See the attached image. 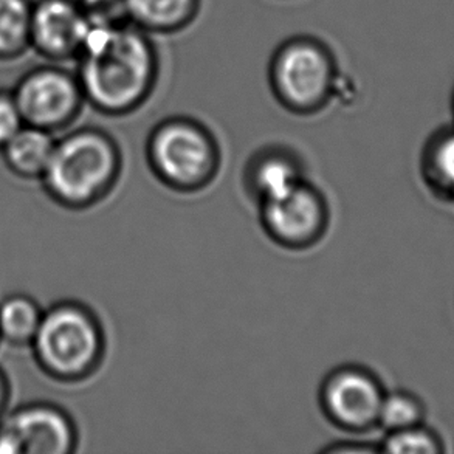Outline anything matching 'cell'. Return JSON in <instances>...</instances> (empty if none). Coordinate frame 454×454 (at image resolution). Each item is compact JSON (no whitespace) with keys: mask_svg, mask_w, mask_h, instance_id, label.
Wrapping results in <instances>:
<instances>
[{"mask_svg":"<svg viewBox=\"0 0 454 454\" xmlns=\"http://www.w3.org/2000/svg\"><path fill=\"white\" fill-rule=\"evenodd\" d=\"M202 0H123L126 20L153 35H174L188 28L200 12Z\"/></svg>","mask_w":454,"mask_h":454,"instance_id":"8fae6325","label":"cell"},{"mask_svg":"<svg viewBox=\"0 0 454 454\" xmlns=\"http://www.w3.org/2000/svg\"><path fill=\"white\" fill-rule=\"evenodd\" d=\"M262 223L271 239L302 248L319 239L327 223V208L318 191L306 182L269 202L261 203Z\"/></svg>","mask_w":454,"mask_h":454,"instance_id":"ba28073f","label":"cell"},{"mask_svg":"<svg viewBox=\"0 0 454 454\" xmlns=\"http://www.w3.org/2000/svg\"><path fill=\"white\" fill-rule=\"evenodd\" d=\"M72 443V430L64 416L49 408H31L0 431V453L62 454Z\"/></svg>","mask_w":454,"mask_h":454,"instance_id":"30bf717a","label":"cell"},{"mask_svg":"<svg viewBox=\"0 0 454 454\" xmlns=\"http://www.w3.org/2000/svg\"><path fill=\"white\" fill-rule=\"evenodd\" d=\"M115 143L99 130H80L55 145L45 176L66 202L87 203L101 196L117 177Z\"/></svg>","mask_w":454,"mask_h":454,"instance_id":"3957f363","label":"cell"},{"mask_svg":"<svg viewBox=\"0 0 454 454\" xmlns=\"http://www.w3.org/2000/svg\"><path fill=\"white\" fill-rule=\"evenodd\" d=\"M148 155L157 177L174 190L194 191L211 182L219 153L215 138L190 118H169L149 137Z\"/></svg>","mask_w":454,"mask_h":454,"instance_id":"277c9868","label":"cell"},{"mask_svg":"<svg viewBox=\"0 0 454 454\" xmlns=\"http://www.w3.org/2000/svg\"><path fill=\"white\" fill-rule=\"evenodd\" d=\"M41 319L36 307L22 298H14L0 307V327L12 340H27L36 335Z\"/></svg>","mask_w":454,"mask_h":454,"instance_id":"ac0fdd59","label":"cell"},{"mask_svg":"<svg viewBox=\"0 0 454 454\" xmlns=\"http://www.w3.org/2000/svg\"><path fill=\"white\" fill-rule=\"evenodd\" d=\"M341 72L331 47L318 37L296 35L278 45L269 62V84L278 103L310 115L337 98Z\"/></svg>","mask_w":454,"mask_h":454,"instance_id":"7a4b0ae2","label":"cell"},{"mask_svg":"<svg viewBox=\"0 0 454 454\" xmlns=\"http://www.w3.org/2000/svg\"><path fill=\"white\" fill-rule=\"evenodd\" d=\"M379 451L387 454H439L443 451L442 439L424 424L403 430L389 431L381 441Z\"/></svg>","mask_w":454,"mask_h":454,"instance_id":"e0dca14e","label":"cell"},{"mask_svg":"<svg viewBox=\"0 0 454 454\" xmlns=\"http://www.w3.org/2000/svg\"><path fill=\"white\" fill-rule=\"evenodd\" d=\"M93 20L74 0H35L31 6V51L47 62H76Z\"/></svg>","mask_w":454,"mask_h":454,"instance_id":"52a82bcc","label":"cell"},{"mask_svg":"<svg viewBox=\"0 0 454 454\" xmlns=\"http://www.w3.org/2000/svg\"><path fill=\"white\" fill-rule=\"evenodd\" d=\"M248 182L254 196L264 203L283 196L304 182L295 159L283 151H267L253 161Z\"/></svg>","mask_w":454,"mask_h":454,"instance_id":"4fadbf2b","label":"cell"},{"mask_svg":"<svg viewBox=\"0 0 454 454\" xmlns=\"http://www.w3.org/2000/svg\"><path fill=\"white\" fill-rule=\"evenodd\" d=\"M5 149L6 157L12 168L25 174H37L45 171L55 149V143L49 130L35 126H22L12 140L6 143Z\"/></svg>","mask_w":454,"mask_h":454,"instance_id":"9a60e30c","label":"cell"},{"mask_svg":"<svg viewBox=\"0 0 454 454\" xmlns=\"http://www.w3.org/2000/svg\"><path fill=\"white\" fill-rule=\"evenodd\" d=\"M451 112H453V117H454V89H453V93H451Z\"/></svg>","mask_w":454,"mask_h":454,"instance_id":"44dd1931","label":"cell"},{"mask_svg":"<svg viewBox=\"0 0 454 454\" xmlns=\"http://www.w3.org/2000/svg\"><path fill=\"white\" fill-rule=\"evenodd\" d=\"M12 92L24 123L45 130L66 126L86 101L76 72L58 62L31 68Z\"/></svg>","mask_w":454,"mask_h":454,"instance_id":"5b68a950","label":"cell"},{"mask_svg":"<svg viewBox=\"0 0 454 454\" xmlns=\"http://www.w3.org/2000/svg\"><path fill=\"white\" fill-rule=\"evenodd\" d=\"M427 188L441 200L454 202V124L431 134L420 157Z\"/></svg>","mask_w":454,"mask_h":454,"instance_id":"7c38bea8","label":"cell"},{"mask_svg":"<svg viewBox=\"0 0 454 454\" xmlns=\"http://www.w3.org/2000/svg\"><path fill=\"white\" fill-rule=\"evenodd\" d=\"M95 22H112L124 18L123 0H74Z\"/></svg>","mask_w":454,"mask_h":454,"instance_id":"ffe728a7","label":"cell"},{"mask_svg":"<svg viewBox=\"0 0 454 454\" xmlns=\"http://www.w3.org/2000/svg\"><path fill=\"white\" fill-rule=\"evenodd\" d=\"M424 402L408 391L385 393L379 412V427L389 431L403 430L414 425L424 424Z\"/></svg>","mask_w":454,"mask_h":454,"instance_id":"2e32d148","label":"cell"},{"mask_svg":"<svg viewBox=\"0 0 454 454\" xmlns=\"http://www.w3.org/2000/svg\"><path fill=\"white\" fill-rule=\"evenodd\" d=\"M22 126L24 120L19 112L12 92L0 90V145L5 146Z\"/></svg>","mask_w":454,"mask_h":454,"instance_id":"d6986e66","label":"cell"},{"mask_svg":"<svg viewBox=\"0 0 454 454\" xmlns=\"http://www.w3.org/2000/svg\"><path fill=\"white\" fill-rule=\"evenodd\" d=\"M2 380H0V399H2Z\"/></svg>","mask_w":454,"mask_h":454,"instance_id":"7402d4cb","label":"cell"},{"mask_svg":"<svg viewBox=\"0 0 454 454\" xmlns=\"http://www.w3.org/2000/svg\"><path fill=\"white\" fill-rule=\"evenodd\" d=\"M31 6L33 0H0V62L31 51Z\"/></svg>","mask_w":454,"mask_h":454,"instance_id":"5bb4252c","label":"cell"},{"mask_svg":"<svg viewBox=\"0 0 454 454\" xmlns=\"http://www.w3.org/2000/svg\"><path fill=\"white\" fill-rule=\"evenodd\" d=\"M36 346L45 366L58 374L78 375L97 362L101 335L84 310L59 307L37 325Z\"/></svg>","mask_w":454,"mask_h":454,"instance_id":"8992f818","label":"cell"},{"mask_svg":"<svg viewBox=\"0 0 454 454\" xmlns=\"http://www.w3.org/2000/svg\"><path fill=\"white\" fill-rule=\"evenodd\" d=\"M383 397L380 381L358 368L338 369L321 391L327 418L344 430L368 431L379 427Z\"/></svg>","mask_w":454,"mask_h":454,"instance_id":"9c48e42d","label":"cell"},{"mask_svg":"<svg viewBox=\"0 0 454 454\" xmlns=\"http://www.w3.org/2000/svg\"><path fill=\"white\" fill-rule=\"evenodd\" d=\"M84 98L109 115H126L146 103L159 81L153 36L126 19L95 22L76 61Z\"/></svg>","mask_w":454,"mask_h":454,"instance_id":"6da1fadb","label":"cell"}]
</instances>
